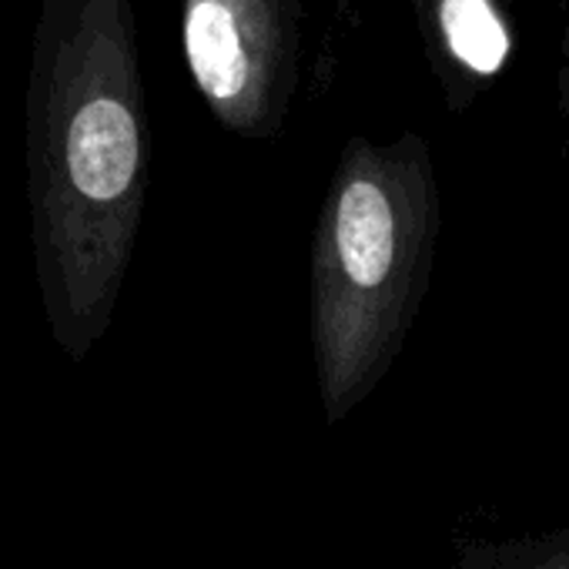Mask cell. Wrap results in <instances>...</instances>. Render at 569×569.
Wrapping results in <instances>:
<instances>
[{"mask_svg":"<svg viewBox=\"0 0 569 569\" xmlns=\"http://www.w3.org/2000/svg\"><path fill=\"white\" fill-rule=\"evenodd\" d=\"M439 228V178L422 134L346 141L309 254L312 359L329 429L349 419L402 356L432 284Z\"/></svg>","mask_w":569,"mask_h":569,"instance_id":"7a4b0ae2","label":"cell"},{"mask_svg":"<svg viewBox=\"0 0 569 569\" xmlns=\"http://www.w3.org/2000/svg\"><path fill=\"white\" fill-rule=\"evenodd\" d=\"M148 188V131L124 0H108L84 74L38 114L31 144L34 274L44 326L71 362L108 336Z\"/></svg>","mask_w":569,"mask_h":569,"instance_id":"6da1fadb","label":"cell"},{"mask_svg":"<svg viewBox=\"0 0 569 569\" xmlns=\"http://www.w3.org/2000/svg\"><path fill=\"white\" fill-rule=\"evenodd\" d=\"M359 4H362V0H336V18L339 21H349V14H356Z\"/></svg>","mask_w":569,"mask_h":569,"instance_id":"52a82bcc","label":"cell"},{"mask_svg":"<svg viewBox=\"0 0 569 569\" xmlns=\"http://www.w3.org/2000/svg\"><path fill=\"white\" fill-rule=\"evenodd\" d=\"M559 108L569 114V4H566V34H562V64H559Z\"/></svg>","mask_w":569,"mask_h":569,"instance_id":"8992f818","label":"cell"},{"mask_svg":"<svg viewBox=\"0 0 569 569\" xmlns=\"http://www.w3.org/2000/svg\"><path fill=\"white\" fill-rule=\"evenodd\" d=\"M181 48L214 121L271 141L302 88L306 0H184Z\"/></svg>","mask_w":569,"mask_h":569,"instance_id":"3957f363","label":"cell"},{"mask_svg":"<svg viewBox=\"0 0 569 569\" xmlns=\"http://www.w3.org/2000/svg\"><path fill=\"white\" fill-rule=\"evenodd\" d=\"M426 64L452 114L472 101L516 58L519 0H409Z\"/></svg>","mask_w":569,"mask_h":569,"instance_id":"277c9868","label":"cell"},{"mask_svg":"<svg viewBox=\"0 0 569 569\" xmlns=\"http://www.w3.org/2000/svg\"><path fill=\"white\" fill-rule=\"evenodd\" d=\"M456 569H569V522L516 539L466 542Z\"/></svg>","mask_w":569,"mask_h":569,"instance_id":"5b68a950","label":"cell"}]
</instances>
